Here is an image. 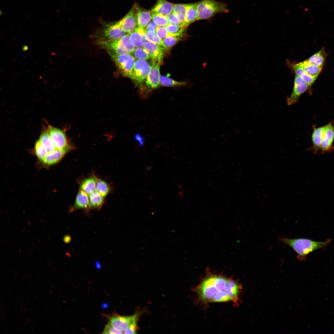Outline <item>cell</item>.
Returning <instances> with one entry per match:
<instances>
[{"mask_svg": "<svg viewBox=\"0 0 334 334\" xmlns=\"http://www.w3.org/2000/svg\"><path fill=\"white\" fill-rule=\"evenodd\" d=\"M206 274L194 289L198 301L205 304L232 302L238 305L242 287L237 280L213 273L208 268Z\"/></svg>", "mask_w": 334, "mask_h": 334, "instance_id": "1", "label": "cell"}, {"mask_svg": "<svg viewBox=\"0 0 334 334\" xmlns=\"http://www.w3.org/2000/svg\"><path fill=\"white\" fill-rule=\"evenodd\" d=\"M280 241L291 247L297 254V258L300 260L304 261L308 254L314 250L328 246L331 241L328 238L324 242H318L305 238H280Z\"/></svg>", "mask_w": 334, "mask_h": 334, "instance_id": "2", "label": "cell"}, {"mask_svg": "<svg viewBox=\"0 0 334 334\" xmlns=\"http://www.w3.org/2000/svg\"><path fill=\"white\" fill-rule=\"evenodd\" d=\"M96 43L108 53L117 54H132L135 48L130 40L128 33L116 39L97 40Z\"/></svg>", "mask_w": 334, "mask_h": 334, "instance_id": "3", "label": "cell"}, {"mask_svg": "<svg viewBox=\"0 0 334 334\" xmlns=\"http://www.w3.org/2000/svg\"><path fill=\"white\" fill-rule=\"evenodd\" d=\"M197 20L206 19L218 13H228L226 5L215 0H202L197 2Z\"/></svg>", "mask_w": 334, "mask_h": 334, "instance_id": "4", "label": "cell"}, {"mask_svg": "<svg viewBox=\"0 0 334 334\" xmlns=\"http://www.w3.org/2000/svg\"><path fill=\"white\" fill-rule=\"evenodd\" d=\"M102 27L93 35L97 40H114L119 39L126 34L118 21L104 22Z\"/></svg>", "mask_w": 334, "mask_h": 334, "instance_id": "5", "label": "cell"}, {"mask_svg": "<svg viewBox=\"0 0 334 334\" xmlns=\"http://www.w3.org/2000/svg\"><path fill=\"white\" fill-rule=\"evenodd\" d=\"M160 64L157 63L152 64V68L145 82V87L140 89L139 95L143 99H146L149 93L152 90L158 88L160 85Z\"/></svg>", "mask_w": 334, "mask_h": 334, "instance_id": "6", "label": "cell"}, {"mask_svg": "<svg viewBox=\"0 0 334 334\" xmlns=\"http://www.w3.org/2000/svg\"><path fill=\"white\" fill-rule=\"evenodd\" d=\"M108 53L113 60L121 74L124 76L130 78L134 66L135 57L129 54Z\"/></svg>", "mask_w": 334, "mask_h": 334, "instance_id": "7", "label": "cell"}, {"mask_svg": "<svg viewBox=\"0 0 334 334\" xmlns=\"http://www.w3.org/2000/svg\"><path fill=\"white\" fill-rule=\"evenodd\" d=\"M152 65L146 60L137 59L135 61L134 68L130 78L136 85L140 88L149 73Z\"/></svg>", "mask_w": 334, "mask_h": 334, "instance_id": "8", "label": "cell"}, {"mask_svg": "<svg viewBox=\"0 0 334 334\" xmlns=\"http://www.w3.org/2000/svg\"><path fill=\"white\" fill-rule=\"evenodd\" d=\"M48 127L52 140L57 149L70 150L72 148L68 143L64 130L49 124Z\"/></svg>", "mask_w": 334, "mask_h": 334, "instance_id": "9", "label": "cell"}, {"mask_svg": "<svg viewBox=\"0 0 334 334\" xmlns=\"http://www.w3.org/2000/svg\"><path fill=\"white\" fill-rule=\"evenodd\" d=\"M138 314H135L131 316H121L114 314L109 319V322L116 330L124 331L133 324H137Z\"/></svg>", "mask_w": 334, "mask_h": 334, "instance_id": "10", "label": "cell"}, {"mask_svg": "<svg viewBox=\"0 0 334 334\" xmlns=\"http://www.w3.org/2000/svg\"><path fill=\"white\" fill-rule=\"evenodd\" d=\"M137 5L135 4L131 10L122 19L118 21L122 29L127 33L134 30L138 27Z\"/></svg>", "mask_w": 334, "mask_h": 334, "instance_id": "11", "label": "cell"}, {"mask_svg": "<svg viewBox=\"0 0 334 334\" xmlns=\"http://www.w3.org/2000/svg\"><path fill=\"white\" fill-rule=\"evenodd\" d=\"M308 87L302 78L296 75L293 90L290 96L287 99V105H291L297 102L299 97L307 90Z\"/></svg>", "mask_w": 334, "mask_h": 334, "instance_id": "12", "label": "cell"}, {"mask_svg": "<svg viewBox=\"0 0 334 334\" xmlns=\"http://www.w3.org/2000/svg\"><path fill=\"white\" fill-rule=\"evenodd\" d=\"M143 48L148 53L153 64L161 63L166 52V49L164 48L148 41L144 44Z\"/></svg>", "mask_w": 334, "mask_h": 334, "instance_id": "13", "label": "cell"}, {"mask_svg": "<svg viewBox=\"0 0 334 334\" xmlns=\"http://www.w3.org/2000/svg\"><path fill=\"white\" fill-rule=\"evenodd\" d=\"M88 195L80 190L77 194L74 204L69 208V212L78 209L83 210L87 216L90 215L91 209Z\"/></svg>", "mask_w": 334, "mask_h": 334, "instance_id": "14", "label": "cell"}, {"mask_svg": "<svg viewBox=\"0 0 334 334\" xmlns=\"http://www.w3.org/2000/svg\"><path fill=\"white\" fill-rule=\"evenodd\" d=\"M70 151L68 149H57L49 153L38 164L41 168H49L59 163Z\"/></svg>", "mask_w": 334, "mask_h": 334, "instance_id": "15", "label": "cell"}, {"mask_svg": "<svg viewBox=\"0 0 334 334\" xmlns=\"http://www.w3.org/2000/svg\"><path fill=\"white\" fill-rule=\"evenodd\" d=\"M334 140V124L326 125V128L321 143L320 149L323 152L329 151L332 148Z\"/></svg>", "mask_w": 334, "mask_h": 334, "instance_id": "16", "label": "cell"}, {"mask_svg": "<svg viewBox=\"0 0 334 334\" xmlns=\"http://www.w3.org/2000/svg\"><path fill=\"white\" fill-rule=\"evenodd\" d=\"M174 5L166 0H158L150 11L167 16L173 12Z\"/></svg>", "mask_w": 334, "mask_h": 334, "instance_id": "17", "label": "cell"}, {"mask_svg": "<svg viewBox=\"0 0 334 334\" xmlns=\"http://www.w3.org/2000/svg\"><path fill=\"white\" fill-rule=\"evenodd\" d=\"M128 34L131 43L135 48L143 47L144 44L147 41L145 30L139 27Z\"/></svg>", "mask_w": 334, "mask_h": 334, "instance_id": "18", "label": "cell"}, {"mask_svg": "<svg viewBox=\"0 0 334 334\" xmlns=\"http://www.w3.org/2000/svg\"><path fill=\"white\" fill-rule=\"evenodd\" d=\"M151 11L139 7L137 5V21L138 27L144 30L152 19Z\"/></svg>", "mask_w": 334, "mask_h": 334, "instance_id": "19", "label": "cell"}, {"mask_svg": "<svg viewBox=\"0 0 334 334\" xmlns=\"http://www.w3.org/2000/svg\"><path fill=\"white\" fill-rule=\"evenodd\" d=\"M39 139L47 150L48 153L58 149L56 148L52 140L48 127L44 129Z\"/></svg>", "mask_w": 334, "mask_h": 334, "instance_id": "20", "label": "cell"}, {"mask_svg": "<svg viewBox=\"0 0 334 334\" xmlns=\"http://www.w3.org/2000/svg\"><path fill=\"white\" fill-rule=\"evenodd\" d=\"M97 179L95 176H90L86 178L81 183L80 190L89 195L96 190Z\"/></svg>", "mask_w": 334, "mask_h": 334, "instance_id": "21", "label": "cell"}, {"mask_svg": "<svg viewBox=\"0 0 334 334\" xmlns=\"http://www.w3.org/2000/svg\"><path fill=\"white\" fill-rule=\"evenodd\" d=\"M91 209L100 210L105 203V197L96 190L88 195Z\"/></svg>", "mask_w": 334, "mask_h": 334, "instance_id": "22", "label": "cell"}, {"mask_svg": "<svg viewBox=\"0 0 334 334\" xmlns=\"http://www.w3.org/2000/svg\"><path fill=\"white\" fill-rule=\"evenodd\" d=\"M326 125L315 128L312 135V140L314 149L317 151L320 149L321 143L324 135Z\"/></svg>", "mask_w": 334, "mask_h": 334, "instance_id": "23", "label": "cell"}, {"mask_svg": "<svg viewBox=\"0 0 334 334\" xmlns=\"http://www.w3.org/2000/svg\"><path fill=\"white\" fill-rule=\"evenodd\" d=\"M294 69L296 75L302 78L309 87L312 85L317 78L309 75L306 73L302 67L301 62L294 65Z\"/></svg>", "mask_w": 334, "mask_h": 334, "instance_id": "24", "label": "cell"}, {"mask_svg": "<svg viewBox=\"0 0 334 334\" xmlns=\"http://www.w3.org/2000/svg\"><path fill=\"white\" fill-rule=\"evenodd\" d=\"M197 2L186 4V27L197 20Z\"/></svg>", "mask_w": 334, "mask_h": 334, "instance_id": "25", "label": "cell"}, {"mask_svg": "<svg viewBox=\"0 0 334 334\" xmlns=\"http://www.w3.org/2000/svg\"><path fill=\"white\" fill-rule=\"evenodd\" d=\"M326 55L324 49L323 48L307 60L313 64L322 67L325 60Z\"/></svg>", "mask_w": 334, "mask_h": 334, "instance_id": "26", "label": "cell"}, {"mask_svg": "<svg viewBox=\"0 0 334 334\" xmlns=\"http://www.w3.org/2000/svg\"><path fill=\"white\" fill-rule=\"evenodd\" d=\"M301 63L306 73L313 77L317 78L322 68L310 63L307 60Z\"/></svg>", "mask_w": 334, "mask_h": 334, "instance_id": "27", "label": "cell"}, {"mask_svg": "<svg viewBox=\"0 0 334 334\" xmlns=\"http://www.w3.org/2000/svg\"><path fill=\"white\" fill-rule=\"evenodd\" d=\"M186 4H174L173 13L187 27L186 23Z\"/></svg>", "mask_w": 334, "mask_h": 334, "instance_id": "28", "label": "cell"}, {"mask_svg": "<svg viewBox=\"0 0 334 334\" xmlns=\"http://www.w3.org/2000/svg\"><path fill=\"white\" fill-rule=\"evenodd\" d=\"M33 152L37 158L38 163L40 162L48 153L47 150L39 139L35 143Z\"/></svg>", "mask_w": 334, "mask_h": 334, "instance_id": "29", "label": "cell"}, {"mask_svg": "<svg viewBox=\"0 0 334 334\" xmlns=\"http://www.w3.org/2000/svg\"><path fill=\"white\" fill-rule=\"evenodd\" d=\"M160 82L161 86L169 87L183 86L186 84L184 82L177 81L168 76L162 75L160 76Z\"/></svg>", "mask_w": 334, "mask_h": 334, "instance_id": "30", "label": "cell"}, {"mask_svg": "<svg viewBox=\"0 0 334 334\" xmlns=\"http://www.w3.org/2000/svg\"><path fill=\"white\" fill-rule=\"evenodd\" d=\"M96 191L105 197L109 194L110 188L109 184L105 181L97 179Z\"/></svg>", "mask_w": 334, "mask_h": 334, "instance_id": "31", "label": "cell"}, {"mask_svg": "<svg viewBox=\"0 0 334 334\" xmlns=\"http://www.w3.org/2000/svg\"><path fill=\"white\" fill-rule=\"evenodd\" d=\"M170 36H175L183 37L185 31V28L169 24L166 26Z\"/></svg>", "mask_w": 334, "mask_h": 334, "instance_id": "32", "label": "cell"}, {"mask_svg": "<svg viewBox=\"0 0 334 334\" xmlns=\"http://www.w3.org/2000/svg\"><path fill=\"white\" fill-rule=\"evenodd\" d=\"M182 37L175 36H169L166 37L162 40L165 48L166 50H169L178 42L181 41Z\"/></svg>", "mask_w": 334, "mask_h": 334, "instance_id": "33", "label": "cell"}, {"mask_svg": "<svg viewBox=\"0 0 334 334\" xmlns=\"http://www.w3.org/2000/svg\"><path fill=\"white\" fill-rule=\"evenodd\" d=\"M145 35L147 41L157 44L165 48L162 40L159 37L156 32L150 31H145Z\"/></svg>", "mask_w": 334, "mask_h": 334, "instance_id": "34", "label": "cell"}, {"mask_svg": "<svg viewBox=\"0 0 334 334\" xmlns=\"http://www.w3.org/2000/svg\"><path fill=\"white\" fill-rule=\"evenodd\" d=\"M151 13L152 21L158 26H166L169 24L167 16L154 12Z\"/></svg>", "mask_w": 334, "mask_h": 334, "instance_id": "35", "label": "cell"}, {"mask_svg": "<svg viewBox=\"0 0 334 334\" xmlns=\"http://www.w3.org/2000/svg\"><path fill=\"white\" fill-rule=\"evenodd\" d=\"M133 54L135 58L137 59L147 60L150 58L148 52L143 47L135 48Z\"/></svg>", "mask_w": 334, "mask_h": 334, "instance_id": "36", "label": "cell"}, {"mask_svg": "<svg viewBox=\"0 0 334 334\" xmlns=\"http://www.w3.org/2000/svg\"><path fill=\"white\" fill-rule=\"evenodd\" d=\"M169 24L176 25L183 28H186L185 25L172 12L167 16Z\"/></svg>", "mask_w": 334, "mask_h": 334, "instance_id": "37", "label": "cell"}, {"mask_svg": "<svg viewBox=\"0 0 334 334\" xmlns=\"http://www.w3.org/2000/svg\"><path fill=\"white\" fill-rule=\"evenodd\" d=\"M156 32L159 37L162 40L166 37L170 36L166 26H158Z\"/></svg>", "mask_w": 334, "mask_h": 334, "instance_id": "38", "label": "cell"}, {"mask_svg": "<svg viewBox=\"0 0 334 334\" xmlns=\"http://www.w3.org/2000/svg\"><path fill=\"white\" fill-rule=\"evenodd\" d=\"M102 333L114 334L123 333V332L114 328L109 322L105 326Z\"/></svg>", "mask_w": 334, "mask_h": 334, "instance_id": "39", "label": "cell"}, {"mask_svg": "<svg viewBox=\"0 0 334 334\" xmlns=\"http://www.w3.org/2000/svg\"><path fill=\"white\" fill-rule=\"evenodd\" d=\"M158 26L153 21H150L147 25L145 31H153L156 32Z\"/></svg>", "mask_w": 334, "mask_h": 334, "instance_id": "40", "label": "cell"}, {"mask_svg": "<svg viewBox=\"0 0 334 334\" xmlns=\"http://www.w3.org/2000/svg\"><path fill=\"white\" fill-rule=\"evenodd\" d=\"M137 329V324H133L130 326L123 332L125 334H135Z\"/></svg>", "mask_w": 334, "mask_h": 334, "instance_id": "41", "label": "cell"}, {"mask_svg": "<svg viewBox=\"0 0 334 334\" xmlns=\"http://www.w3.org/2000/svg\"><path fill=\"white\" fill-rule=\"evenodd\" d=\"M134 137L136 141L138 142L140 146H143L145 139L141 134L138 133H136L135 134Z\"/></svg>", "mask_w": 334, "mask_h": 334, "instance_id": "42", "label": "cell"}, {"mask_svg": "<svg viewBox=\"0 0 334 334\" xmlns=\"http://www.w3.org/2000/svg\"><path fill=\"white\" fill-rule=\"evenodd\" d=\"M71 240V238L69 235H65L63 238V242L66 243H69Z\"/></svg>", "mask_w": 334, "mask_h": 334, "instance_id": "43", "label": "cell"}, {"mask_svg": "<svg viewBox=\"0 0 334 334\" xmlns=\"http://www.w3.org/2000/svg\"><path fill=\"white\" fill-rule=\"evenodd\" d=\"M96 267L98 270H100L101 268V264L99 262L96 261L95 263Z\"/></svg>", "mask_w": 334, "mask_h": 334, "instance_id": "44", "label": "cell"}, {"mask_svg": "<svg viewBox=\"0 0 334 334\" xmlns=\"http://www.w3.org/2000/svg\"><path fill=\"white\" fill-rule=\"evenodd\" d=\"M109 304L107 303H104L102 305V307L103 309L107 308L109 306Z\"/></svg>", "mask_w": 334, "mask_h": 334, "instance_id": "45", "label": "cell"}]
</instances>
